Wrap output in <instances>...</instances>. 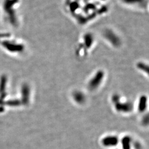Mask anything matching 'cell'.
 Instances as JSON below:
<instances>
[{
    "instance_id": "obj_1",
    "label": "cell",
    "mask_w": 149,
    "mask_h": 149,
    "mask_svg": "<svg viewBox=\"0 0 149 149\" xmlns=\"http://www.w3.org/2000/svg\"><path fill=\"white\" fill-rule=\"evenodd\" d=\"M104 72L102 71H99L95 73L94 77L92 78L89 84V87L91 90H93L97 88L103 79Z\"/></svg>"
},
{
    "instance_id": "obj_2",
    "label": "cell",
    "mask_w": 149,
    "mask_h": 149,
    "mask_svg": "<svg viewBox=\"0 0 149 149\" xmlns=\"http://www.w3.org/2000/svg\"><path fill=\"white\" fill-rule=\"evenodd\" d=\"M104 37L110 42L113 46L118 47L120 44V40L119 37L117 36L113 31L111 30H107L104 32Z\"/></svg>"
},
{
    "instance_id": "obj_3",
    "label": "cell",
    "mask_w": 149,
    "mask_h": 149,
    "mask_svg": "<svg viewBox=\"0 0 149 149\" xmlns=\"http://www.w3.org/2000/svg\"><path fill=\"white\" fill-rule=\"evenodd\" d=\"M116 109L122 112H129L133 109V106L130 103H120L119 100L115 102Z\"/></svg>"
},
{
    "instance_id": "obj_4",
    "label": "cell",
    "mask_w": 149,
    "mask_h": 149,
    "mask_svg": "<svg viewBox=\"0 0 149 149\" xmlns=\"http://www.w3.org/2000/svg\"><path fill=\"white\" fill-rule=\"evenodd\" d=\"M118 143V139L115 136H108L102 140V144L104 146H114Z\"/></svg>"
},
{
    "instance_id": "obj_5",
    "label": "cell",
    "mask_w": 149,
    "mask_h": 149,
    "mask_svg": "<svg viewBox=\"0 0 149 149\" xmlns=\"http://www.w3.org/2000/svg\"><path fill=\"white\" fill-rule=\"evenodd\" d=\"M147 104V98L145 95H143L140 98L139 104H138V109L139 112H144L146 108Z\"/></svg>"
},
{
    "instance_id": "obj_6",
    "label": "cell",
    "mask_w": 149,
    "mask_h": 149,
    "mask_svg": "<svg viewBox=\"0 0 149 149\" xmlns=\"http://www.w3.org/2000/svg\"><path fill=\"white\" fill-rule=\"evenodd\" d=\"M131 139L128 136L124 137L122 140V144L123 149H130Z\"/></svg>"
},
{
    "instance_id": "obj_7",
    "label": "cell",
    "mask_w": 149,
    "mask_h": 149,
    "mask_svg": "<svg viewBox=\"0 0 149 149\" xmlns=\"http://www.w3.org/2000/svg\"><path fill=\"white\" fill-rule=\"evenodd\" d=\"M84 43H85L86 46L87 48H89L93 43V36L91 34H87L84 36Z\"/></svg>"
},
{
    "instance_id": "obj_8",
    "label": "cell",
    "mask_w": 149,
    "mask_h": 149,
    "mask_svg": "<svg viewBox=\"0 0 149 149\" xmlns=\"http://www.w3.org/2000/svg\"><path fill=\"white\" fill-rule=\"evenodd\" d=\"M74 98L76 100V101L78 102V103L84 102V99H85L84 95L80 92H77L75 93Z\"/></svg>"
},
{
    "instance_id": "obj_9",
    "label": "cell",
    "mask_w": 149,
    "mask_h": 149,
    "mask_svg": "<svg viewBox=\"0 0 149 149\" xmlns=\"http://www.w3.org/2000/svg\"><path fill=\"white\" fill-rule=\"evenodd\" d=\"M125 4L128 5H137L142 4L145 2V0H122Z\"/></svg>"
},
{
    "instance_id": "obj_10",
    "label": "cell",
    "mask_w": 149,
    "mask_h": 149,
    "mask_svg": "<svg viewBox=\"0 0 149 149\" xmlns=\"http://www.w3.org/2000/svg\"><path fill=\"white\" fill-rule=\"evenodd\" d=\"M137 67L139 69H140V70H143L144 71L146 72H148L149 71V67L148 66L146 65V64H144L143 62H140L138 65Z\"/></svg>"
},
{
    "instance_id": "obj_11",
    "label": "cell",
    "mask_w": 149,
    "mask_h": 149,
    "mask_svg": "<svg viewBox=\"0 0 149 149\" xmlns=\"http://www.w3.org/2000/svg\"><path fill=\"white\" fill-rule=\"evenodd\" d=\"M103 1H104V0H103Z\"/></svg>"
}]
</instances>
